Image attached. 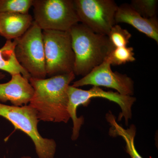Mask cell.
<instances>
[{
    "instance_id": "cell-1",
    "label": "cell",
    "mask_w": 158,
    "mask_h": 158,
    "mask_svg": "<svg viewBox=\"0 0 158 158\" xmlns=\"http://www.w3.org/2000/svg\"><path fill=\"white\" fill-rule=\"evenodd\" d=\"M73 72L48 78L31 77L34 94L29 105L37 112L40 121L66 123L70 119L68 89L75 78Z\"/></svg>"
},
{
    "instance_id": "cell-2",
    "label": "cell",
    "mask_w": 158,
    "mask_h": 158,
    "mask_svg": "<svg viewBox=\"0 0 158 158\" xmlns=\"http://www.w3.org/2000/svg\"><path fill=\"white\" fill-rule=\"evenodd\" d=\"M74 55L73 73L85 76L105 61L114 47L108 36L94 33L79 23L69 31Z\"/></svg>"
},
{
    "instance_id": "cell-3",
    "label": "cell",
    "mask_w": 158,
    "mask_h": 158,
    "mask_svg": "<svg viewBox=\"0 0 158 158\" xmlns=\"http://www.w3.org/2000/svg\"><path fill=\"white\" fill-rule=\"evenodd\" d=\"M68 94V113L73 123L71 135L73 141H76L79 138L81 127L85 122L83 116L80 117L77 116V109L80 106H88L90 100L94 98L106 99L118 105L121 110L118 118V122L123 118L127 126L129 120L131 119L132 107L136 100V98L134 97L124 96L113 91H105L100 87L95 86L89 90H85L69 85Z\"/></svg>"
},
{
    "instance_id": "cell-4",
    "label": "cell",
    "mask_w": 158,
    "mask_h": 158,
    "mask_svg": "<svg viewBox=\"0 0 158 158\" xmlns=\"http://www.w3.org/2000/svg\"><path fill=\"white\" fill-rule=\"evenodd\" d=\"M0 116L31 138L39 158H54L57 144L53 139L43 138L38 130L37 112L29 105L15 106L0 103Z\"/></svg>"
},
{
    "instance_id": "cell-5",
    "label": "cell",
    "mask_w": 158,
    "mask_h": 158,
    "mask_svg": "<svg viewBox=\"0 0 158 158\" xmlns=\"http://www.w3.org/2000/svg\"><path fill=\"white\" fill-rule=\"evenodd\" d=\"M34 21L42 31L69 32L80 23L73 0H33Z\"/></svg>"
},
{
    "instance_id": "cell-6",
    "label": "cell",
    "mask_w": 158,
    "mask_h": 158,
    "mask_svg": "<svg viewBox=\"0 0 158 158\" xmlns=\"http://www.w3.org/2000/svg\"><path fill=\"white\" fill-rule=\"evenodd\" d=\"M47 76L73 72L74 55L69 32L42 31Z\"/></svg>"
},
{
    "instance_id": "cell-7",
    "label": "cell",
    "mask_w": 158,
    "mask_h": 158,
    "mask_svg": "<svg viewBox=\"0 0 158 158\" xmlns=\"http://www.w3.org/2000/svg\"><path fill=\"white\" fill-rule=\"evenodd\" d=\"M15 52L18 61L31 77L45 79V53L42 30L33 21L22 36L15 39Z\"/></svg>"
},
{
    "instance_id": "cell-8",
    "label": "cell",
    "mask_w": 158,
    "mask_h": 158,
    "mask_svg": "<svg viewBox=\"0 0 158 158\" xmlns=\"http://www.w3.org/2000/svg\"><path fill=\"white\" fill-rule=\"evenodd\" d=\"M79 22L97 34L108 36L116 25L118 6L113 0H73Z\"/></svg>"
},
{
    "instance_id": "cell-9",
    "label": "cell",
    "mask_w": 158,
    "mask_h": 158,
    "mask_svg": "<svg viewBox=\"0 0 158 158\" xmlns=\"http://www.w3.org/2000/svg\"><path fill=\"white\" fill-rule=\"evenodd\" d=\"M86 85L112 88L124 96H132L135 90L132 79L127 75L113 72L111 64L106 60L72 86L78 88Z\"/></svg>"
},
{
    "instance_id": "cell-10",
    "label": "cell",
    "mask_w": 158,
    "mask_h": 158,
    "mask_svg": "<svg viewBox=\"0 0 158 158\" xmlns=\"http://www.w3.org/2000/svg\"><path fill=\"white\" fill-rule=\"evenodd\" d=\"M34 94V88L29 80L21 74L11 76L9 82L0 84V102H10L15 106L27 105Z\"/></svg>"
},
{
    "instance_id": "cell-11",
    "label": "cell",
    "mask_w": 158,
    "mask_h": 158,
    "mask_svg": "<svg viewBox=\"0 0 158 158\" xmlns=\"http://www.w3.org/2000/svg\"><path fill=\"white\" fill-rule=\"evenodd\" d=\"M116 24L127 23L158 43V20L156 17L144 18L136 12L130 4L118 6L115 16Z\"/></svg>"
},
{
    "instance_id": "cell-12",
    "label": "cell",
    "mask_w": 158,
    "mask_h": 158,
    "mask_svg": "<svg viewBox=\"0 0 158 158\" xmlns=\"http://www.w3.org/2000/svg\"><path fill=\"white\" fill-rule=\"evenodd\" d=\"M33 21L29 14L0 13V35L7 40L17 39L27 31Z\"/></svg>"
},
{
    "instance_id": "cell-13",
    "label": "cell",
    "mask_w": 158,
    "mask_h": 158,
    "mask_svg": "<svg viewBox=\"0 0 158 158\" xmlns=\"http://www.w3.org/2000/svg\"><path fill=\"white\" fill-rule=\"evenodd\" d=\"M107 121L110 123L111 127L109 131L110 136H119L122 138L126 143V151L131 158H143L137 151L135 146V137L136 134V128L134 124L131 125L127 129L120 125L116 118L111 112L106 115Z\"/></svg>"
},
{
    "instance_id": "cell-14",
    "label": "cell",
    "mask_w": 158,
    "mask_h": 158,
    "mask_svg": "<svg viewBox=\"0 0 158 158\" xmlns=\"http://www.w3.org/2000/svg\"><path fill=\"white\" fill-rule=\"evenodd\" d=\"M15 40L13 41L7 40L4 46L0 48V70L8 73L11 76L21 74L29 80L31 78V75L16 59L15 52Z\"/></svg>"
},
{
    "instance_id": "cell-15",
    "label": "cell",
    "mask_w": 158,
    "mask_h": 158,
    "mask_svg": "<svg viewBox=\"0 0 158 158\" xmlns=\"http://www.w3.org/2000/svg\"><path fill=\"white\" fill-rule=\"evenodd\" d=\"M134 56L133 47L116 48L111 51L105 60L110 62L111 65H119L135 61Z\"/></svg>"
},
{
    "instance_id": "cell-16",
    "label": "cell",
    "mask_w": 158,
    "mask_h": 158,
    "mask_svg": "<svg viewBox=\"0 0 158 158\" xmlns=\"http://www.w3.org/2000/svg\"><path fill=\"white\" fill-rule=\"evenodd\" d=\"M33 0H0V13L29 14Z\"/></svg>"
},
{
    "instance_id": "cell-17",
    "label": "cell",
    "mask_w": 158,
    "mask_h": 158,
    "mask_svg": "<svg viewBox=\"0 0 158 158\" xmlns=\"http://www.w3.org/2000/svg\"><path fill=\"white\" fill-rule=\"evenodd\" d=\"M157 0H132L130 6L138 14L144 18L156 17Z\"/></svg>"
},
{
    "instance_id": "cell-18",
    "label": "cell",
    "mask_w": 158,
    "mask_h": 158,
    "mask_svg": "<svg viewBox=\"0 0 158 158\" xmlns=\"http://www.w3.org/2000/svg\"><path fill=\"white\" fill-rule=\"evenodd\" d=\"M107 36L114 48H116L127 46L132 35L127 30L116 24L113 26Z\"/></svg>"
},
{
    "instance_id": "cell-19",
    "label": "cell",
    "mask_w": 158,
    "mask_h": 158,
    "mask_svg": "<svg viewBox=\"0 0 158 158\" xmlns=\"http://www.w3.org/2000/svg\"><path fill=\"white\" fill-rule=\"evenodd\" d=\"M6 77L5 74L4 73H2L0 72V80H2V79H4V78Z\"/></svg>"
},
{
    "instance_id": "cell-20",
    "label": "cell",
    "mask_w": 158,
    "mask_h": 158,
    "mask_svg": "<svg viewBox=\"0 0 158 158\" xmlns=\"http://www.w3.org/2000/svg\"><path fill=\"white\" fill-rule=\"evenodd\" d=\"M19 158H31V156H23Z\"/></svg>"
},
{
    "instance_id": "cell-21",
    "label": "cell",
    "mask_w": 158,
    "mask_h": 158,
    "mask_svg": "<svg viewBox=\"0 0 158 158\" xmlns=\"http://www.w3.org/2000/svg\"><path fill=\"white\" fill-rule=\"evenodd\" d=\"M4 158H6V157H4Z\"/></svg>"
}]
</instances>
